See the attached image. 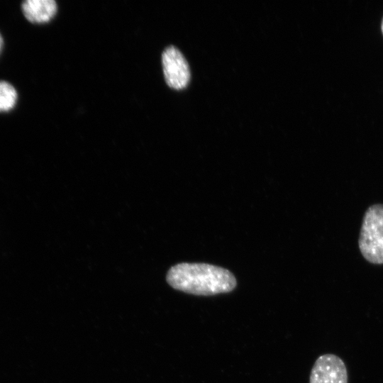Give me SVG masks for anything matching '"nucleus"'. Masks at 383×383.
Listing matches in <instances>:
<instances>
[{
	"label": "nucleus",
	"mask_w": 383,
	"mask_h": 383,
	"mask_svg": "<svg viewBox=\"0 0 383 383\" xmlns=\"http://www.w3.org/2000/svg\"><path fill=\"white\" fill-rule=\"evenodd\" d=\"M167 282L177 290L197 296L228 293L237 284L230 271L206 263L177 264L169 270Z\"/></svg>",
	"instance_id": "1"
},
{
	"label": "nucleus",
	"mask_w": 383,
	"mask_h": 383,
	"mask_svg": "<svg viewBox=\"0 0 383 383\" xmlns=\"http://www.w3.org/2000/svg\"><path fill=\"white\" fill-rule=\"evenodd\" d=\"M359 248L368 262L383 264V204H374L366 210L360 229Z\"/></svg>",
	"instance_id": "2"
},
{
	"label": "nucleus",
	"mask_w": 383,
	"mask_h": 383,
	"mask_svg": "<svg viewBox=\"0 0 383 383\" xmlns=\"http://www.w3.org/2000/svg\"><path fill=\"white\" fill-rule=\"evenodd\" d=\"M162 64L167 85L174 89L185 88L190 79L189 67L184 55L174 46L165 49L162 55Z\"/></svg>",
	"instance_id": "3"
},
{
	"label": "nucleus",
	"mask_w": 383,
	"mask_h": 383,
	"mask_svg": "<svg viewBox=\"0 0 383 383\" xmlns=\"http://www.w3.org/2000/svg\"><path fill=\"white\" fill-rule=\"evenodd\" d=\"M348 376L343 360L328 353L319 356L310 374L309 383H348Z\"/></svg>",
	"instance_id": "4"
},
{
	"label": "nucleus",
	"mask_w": 383,
	"mask_h": 383,
	"mask_svg": "<svg viewBox=\"0 0 383 383\" xmlns=\"http://www.w3.org/2000/svg\"><path fill=\"white\" fill-rule=\"evenodd\" d=\"M21 8L27 20L38 23L50 21L57 10L54 0H27L22 4Z\"/></svg>",
	"instance_id": "5"
},
{
	"label": "nucleus",
	"mask_w": 383,
	"mask_h": 383,
	"mask_svg": "<svg viewBox=\"0 0 383 383\" xmlns=\"http://www.w3.org/2000/svg\"><path fill=\"white\" fill-rule=\"evenodd\" d=\"M17 93L15 88L9 82L0 81V111L11 109L16 101Z\"/></svg>",
	"instance_id": "6"
},
{
	"label": "nucleus",
	"mask_w": 383,
	"mask_h": 383,
	"mask_svg": "<svg viewBox=\"0 0 383 383\" xmlns=\"http://www.w3.org/2000/svg\"><path fill=\"white\" fill-rule=\"evenodd\" d=\"M2 45H3V38H2L1 35V33H0V51L1 50Z\"/></svg>",
	"instance_id": "7"
},
{
	"label": "nucleus",
	"mask_w": 383,
	"mask_h": 383,
	"mask_svg": "<svg viewBox=\"0 0 383 383\" xmlns=\"http://www.w3.org/2000/svg\"><path fill=\"white\" fill-rule=\"evenodd\" d=\"M381 28H382V33H383V19H382V26H381Z\"/></svg>",
	"instance_id": "8"
}]
</instances>
